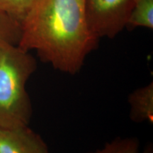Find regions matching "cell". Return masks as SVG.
I'll return each mask as SVG.
<instances>
[{
  "label": "cell",
  "instance_id": "obj_1",
  "mask_svg": "<svg viewBox=\"0 0 153 153\" xmlns=\"http://www.w3.org/2000/svg\"><path fill=\"white\" fill-rule=\"evenodd\" d=\"M99 41L88 24L86 0H33L17 45L36 51L55 70L74 75Z\"/></svg>",
  "mask_w": 153,
  "mask_h": 153
},
{
  "label": "cell",
  "instance_id": "obj_2",
  "mask_svg": "<svg viewBox=\"0 0 153 153\" xmlns=\"http://www.w3.org/2000/svg\"><path fill=\"white\" fill-rule=\"evenodd\" d=\"M37 69L30 52L17 44L0 43V128L28 126L32 105L26 84Z\"/></svg>",
  "mask_w": 153,
  "mask_h": 153
},
{
  "label": "cell",
  "instance_id": "obj_3",
  "mask_svg": "<svg viewBox=\"0 0 153 153\" xmlns=\"http://www.w3.org/2000/svg\"><path fill=\"white\" fill-rule=\"evenodd\" d=\"M136 0H86L88 24L99 39L114 38L126 28Z\"/></svg>",
  "mask_w": 153,
  "mask_h": 153
},
{
  "label": "cell",
  "instance_id": "obj_4",
  "mask_svg": "<svg viewBox=\"0 0 153 153\" xmlns=\"http://www.w3.org/2000/svg\"><path fill=\"white\" fill-rule=\"evenodd\" d=\"M0 153H50L43 138L28 126L0 128Z\"/></svg>",
  "mask_w": 153,
  "mask_h": 153
},
{
  "label": "cell",
  "instance_id": "obj_5",
  "mask_svg": "<svg viewBox=\"0 0 153 153\" xmlns=\"http://www.w3.org/2000/svg\"><path fill=\"white\" fill-rule=\"evenodd\" d=\"M130 118L136 123H153V82L137 88L128 96Z\"/></svg>",
  "mask_w": 153,
  "mask_h": 153
},
{
  "label": "cell",
  "instance_id": "obj_6",
  "mask_svg": "<svg viewBox=\"0 0 153 153\" xmlns=\"http://www.w3.org/2000/svg\"><path fill=\"white\" fill-rule=\"evenodd\" d=\"M153 29V0H136L130 13L126 28Z\"/></svg>",
  "mask_w": 153,
  "mask_h": 153
},
{
  "label": "cell",
  "instance_id": "obj_7",
  "mask_svg": "<svg viewBox=\"0 0 153 153\" xmlns=\"http://www.w3.org/2000/svg\"><path fill=\"white\" fill-rule=\"evenodd\" d=\"M87 153H153V149L149 145L140 152L136 137H117L105 143L102 148Z\"/></svg>",
  "mask_w": 153,
  "mask_h": 153
},
{
  "label": "cell",
  "instance_id": "obj_8",
  "mask_svg": "<svg viewBox=\"0 0 153 153\" xmlns=\"http://www.w3.org/2000/svg\"><path fill=\"white\" fill-rule=\"evenodd\" d=\"M21 36V24L9 15L0 11V43L18 44Z\"/></svg>",
  "mask_w": 153,
  "mask_h": 153
},
{
  "label": "cell",
  "instance_id": "obj_9",
  "mask_svg": "<svg viewBox=\"0 0 153 153\" xmlns=\"http://www.w3.org/2000/svg\"><path fill=\"white\" fill-rule=\"evenodd\" d=\"M33 1V0H0V11L21 24Z\"/></svg>",
  "mask_w": 153,
  "mask_h": 153
}]
</instances>
